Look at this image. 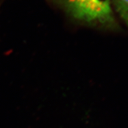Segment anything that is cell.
Returning a JSON list of instances; mask_svg holds the SVG:
<instances>
[{
	"label": "cell",
	"mask_w": 128,
	"mask_h": 128,
	"mask_svg": "<svg viewBox=\"0 0 128 128\" xmlns=\"http://www.w3.org/2000/svg\"><path fill=\"white\" fill-rule=\"evenodd\" d=\"M112 5L128 28V0H112Z\"/></svg>",
	"instance_id": "7a4b0ae2"
},
{
	"label": "cell",
	"mask_w": 128,
	"mask_h": 128,
	"mask_svg": "<svg viewBox=\"0 0 128 128\" xmlns=\"http://www.w3.org/2000/svg\"><path fill=\"white\" fill-rule=\"evenodd\" d=\"M59 4L71 18L84 25L109 30L118 28L111 0H59Z\"/></svg>",
	"instance_id": "6da1fadb"
}]
</instances>
